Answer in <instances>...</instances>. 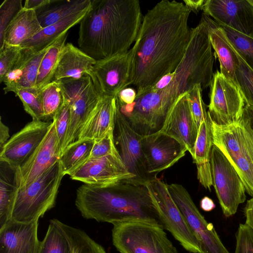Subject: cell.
Wrapping results in <instances>:
<instances>
[{
    "instance_id": "5",
    "label": "cell",
    "mask_w": 253,
    "mask_h": 253,
    "mask_svg": "<svg viewBox=\"0 0 253 253\" xmlns=\"http://www.w3.org/2000/svg\"><path fill=\"white\" fill-rule=\"evenodd\" d=\"M211 121L213 144L234 167L246 192L253 197V134L241 119L226 126H218Z\"/></svg>"
},
{
    "instance_id": "19",
    "label": "cell",
    "mask_w": 253,
    "mask_h": 253,
    "mask_svg": "<svg viewBox=\"0 0 253 253\" xmlns=\"http://www.w3.org/2000/svg\"><path fill=\"white\" fill-rule=\"evenodd\" d=\"M60 155L54 123L33 154L17 168L18 188L26 187L59 161Z\"/></svg>"
},
{
    "instance_id": "7",
    "label": "cell",
    "mask_w": 253,
    "mask_h": 253,
    "mask_svg": "<svg viewBox=\"0 0 253 253\" xmlns=\"http://www.w3.org/2000/svg\"><path fill=\"white\" fill-rule=\"evenodd\" d=\"M146 185L164 228L168 230L187 251L191 253H202L199 240L191 230L171 196L168 184L155 177L146 181Z\"/></svg>"
},
{
    "instance_id": "11",
    "label": "cell",
    "mask_w": 253,
    "mask_h": 253,
    "mask_svg": "<svg viewBox=\"0 0 253 253\" xmlns=\"http://www.w3.org/2000/svg\"><path fill=\"white\" fill-rule=\"evenodd\" d=\"M210 86L208 112L211 121L219 126L238 122L246 105L238 87L218 70L213 75Z\"/></svg>"
},
{
    "instance_id": "27",
    "label": "cell",
    "mask_w": 253,
    "mask_h": 253,
    "mask_svg": "<svg viewBox=\"0 0 253 253\" xmlns=\"http://www.w3.org/2000/svg\"><path fill=\"white\" fill-rule=\"evenodd\" d=\"M17 175V168L0 161V229L11 220Z\"/></svg>"
},
{
    "instance_id": "13",
    "label": "cell",
    "mask_w": 253,
    "mask_h": 253,
    "mask_svg": "<svg viewBox=\"0 0 253 253\" xmlns=\"http://www.w3.org/2000/svg\"><path fill=\"white\" fill-rule=\"evenodd\" d=\"M131 69L130 49L126 53L96 61L90 77L102 96L116 97L130 84Z\"/></svg>"
},
{
    "instance_id": "12",
    "label": "cell",
    "mask_w": 253,
    "mask_h": 253,
    "mask_svg": "<svg viewBox=\"0 0 253 253\" xmlns=\"http://www.w3.org/2000/svg\"><path fill=\"white\" fill-rule=\"evenodd\" d=\"M114 136L116 146L123 163L136 179L146 182L156 177L149 174L147 170L141 145L143 136L131 127L120 112L117 103Z\"/></svg>"
},
{
    "instance_id": "10",
    "label": "cell",
    "mask_w": 253,
    "mask_h": 253,
    "mask_svg": "<svg viewBox=\"0 0 253 253\" xmlns=\"http://www.w3.org/2000/svg\"><path fill=\"white\" fill-rule=\"evenodd\" d=\"M168 187L188 226L199 240L202 253H230L222 243L213 224L205 219L186 188L176 183L168 185Z\"/></svg>"
},
{
    "instance_id": "23",
    "label": "cell",
    "mask_w": 253,
    "mask_h": 253,
    "mask_svg": "<svg viewBox=\"0 0 253 253\" xmlns=\"http://www.w3.org/2000/svg\"><path fill=\"white\" fill-rule=\"evenodd\" d=\"M213 144L211 123L208 114V118L199 127L192 158L197 166L199 181L206 189L209 190L212 185L211 154Z\"/></svg>"
},
{
    "instance_id": "28",
    "label": "cell",
    "mask_w": 253,
    "mask_h": 253,
    "mask_svg": "<svg viewBox=\"0 0 253 253\" xmlns=\"http://www.w3.org/2000/svg\"><path fill=\"white\" fill-rule=\"evenodd\" d=\"M92 0H55L50 5L36 12L39 22L43 28L77 12L90 9Z\"/></svg>"
},
{
    "instance_id": "52",
    "label": "cell",
    "mask_w": 253,
    "mask_h": 253,
    "mask_svg": "<svg viewBox=\"0 0 253 253\" xmlns=\"http://www.w3.org/2000/svg\"><path fill=\"white\" fill-rule=\"evenodd\" d=\"M248 0L253 7V0Z\"/></svg>"
},
{
    "instance_id": "6",
    "label": "cell",
    "mask_w": 253,
    "mask_h": 253,
    "mask_svg": "<svg viewBox=\"0 0 253 253\" xmlns=\"http://www.w3.org/2000/svg\"><path fill=\"white\" fill-rule=\"evenodd\" d=\"M112 224L113 244L121 253H178L161 224L130 220Z\"/></svg>"
},
{
    "instance_id": "30",
    "label": "cell",
    "mask_w": 253,
    "mask_h": 253,
    "mask_svg": "<svg viewBox=\"0 0 253 253\" xmlns=\"http://www.w3.org/2000/svg\"><path fill=\"white\" fill-rule=\"evenodd\" d=\"M52 220L66 238L72 253H107L102 246L84 231L67 225L57 219Z\"/></svg>"
},
{
    "instance_id": "24",
    "label": "cell",
    "mask_w": 253,
    "mask_h": 253,
    "mask_svg": "<svg viewBox=\"0 0 253 253\" xmlns=\"http://www.w3.org/2000/svg\"><path fill=\"white\" fill-rule=\"evenodd\" d=\"M209 37L211 46L216 53L220 63V72L237 86L235 72L239 63L238 54L222 28L212 20Z\"/></svg>"
},
{
    "instance_id": "34",
    "label": "cell",
    "mask_w": 253,
    "mask_h": 253,
    "mask_svg": "<svg viewBox=\"0 0 253 253\" xmlns=\"http://www.w3.org/2000/svg\"><path fill=\"white\" fill-rule=\"evenodd\" d=\"M38 253H72L66 238L52 219Z\"/></svg>"
},
{
    "instance_id": "9",
    "label": "cell",
    "mask_w": 253,
    "mask_h": 253,
    "mask_svg": "<svg viewBox=\"0 0 253 253\" xmlns=\"http://www.w3.org/2000/svg\"><path fill=\"white\" fill-rule=\"evenodd\" d=\"M212 185L226 217L235 214L246 199V189L239 174L221 150L213 144L211 154Z\"/></svg>"
},
{
    "instance_id": "14",
    "label": "cell",
    "mask_w": 253,
    "mask_h": 253,
    "mask_svg": "<svg viewBox=\"0 0 253 253\" xmlns=\"http://www.w3.org/2000/svg\"><path fill=\"white\" fill-rule=\"evenodd\" d=\"M53 121L32 120L13 134L0 148V161L19 168L24 164L42 142Z\"/></svg>"
},
{
    "instance_id": "43",
    "label": "cell",
    "mask_w": 253,
    "mask_h": 253,
    "mask_svg": "<svg viewBox=\"0 0 253 253\" xmlns=\"http://www.w3.org/2000/svg\"><path fill=\"white\" fill-rule=\"evenodd\" d=\"M21 49L20 46L4 45L0 50V81L16 62Z\"/></svg>"
},
{
    "instance_id": "29",
    "label": "cell",
    "mask_w": 253,
    "mask_h": 253,
    "mask_svg": "<svg viewBox=\"0 0 253 253\" xmlns=\"http://www.w3.org/2000/svg\"><path fill=\"white\" fill-rule=\"evenodd\" d=\"M94 143L91 139L77 140L66 148L59 160L64 175H71L88 161Z\"/></svg>"
},
{
    "instance_id": "40",
    "label": "cell",
    "mask_w": 253,
    "mask_h": 253,
    "mask_svg": "<svg viewBox=\"0 0 253 253\" xmlns=\"http://www.w3.org/2000/svg\"><path fill=\"white\" fill-rule=\"evenodd\" d=\"M202 85L198 84L188 92L191 110L198 128L201 124L208 117V112L202 99Z\"/></svg>"
},
{
    "instance_id": "17",
    "label": "cell",
    "mask_w": 253,
    "mask_h": 253,
    "mask_svg": "<svg viewBox=\"0 0 253 253\" xmlns=\"http://www.w3.org/2000/svg\"><path fill=\"white\" fill-rule=\"evenodd\" d=\"M70 177L84 184L95 186L106 185L125 179L135 178L127 169L119 154L89 159Z\"/></svg>"
},
{
    "instance_id": "3",
    "label": "cell",
    "mask_w": 253,
    "mask_h": 253,
    "mask_svg": "<svg viewBox=\"0 0 253 253\" xmlns=\"http://www.w3.org/2000/svg\"><path fill=\"white\" fill-rule=\"evenodd\" d=\"M75 205L84 218L98 222L142 220L162 224L146 182L134 178L103 186L83 184L77 189Z\"/></svg>"
},
{
    "instance_id": "25",
    "label": "cell",
    "mask_w": 253,
    "mask_h": 253,
    "mask_svg": "<svg viewBox=\"0 0 253 253\" xmlns=\"http://www.w3.org/2000/svg\"><path fill=\"white\" fill-rule=\"evenodd\" d=\"M90 9L75 13L42 28L25 41L20 47L29 48L38 52L50 46L63 35L67 34L70 28L80 23Z\"/></svg>"
},
{
    "instance_id": "46",
    "label": "cell",
    "mask_w": 253,
    "mask_h": 253,
    "mask_svg": "<svg viewBox=\"0 0 253 253\" xmlns=\"http://www.w3.org/2000/svg\"><path fill=\"white\" fill-rule=\"evenodd\" d=\"M241 119L253 134V108L245 105Z\"/></svg>"
},
{
    "instance_id": "1",
    "label": "cell",
    "mask_w": 253,
    "mask_h": 253,
    "mask_svg": "<svg viewBox=\"0 0 253 253\" xmlns=\"http://www.w3.org/2000/svg\"><path fill=\"white\" fill-rule=\"evenodd\" d=\"M191 10L181 2L163 0L143 16L133 47L130 84L137 95L149 89L163 77L174 72L189 43Z\"/></svg>"
},
{
    "instance_id": "47",
    "label": "cell",
    "mask_w": 253,
    "mask_h": 253,
    "mask_svg": "<svg viewBox=\"0 0 253 253\" xmlns=\"http://www.w3.org/2000/svg\"><path fill=\"white\" fill-rule=\"evenodd\" d=\"M174 77V72L167 74L163 77L149 89L159 91L167 87L172 82ZM149 90V89H148Z\"/></svg>"
},
{
    "instance_id": "51",
    "label": "cell",
    "mask_w": 253,
    "mask_h": 253,
    "mask_svg": "<svg viewBox=\"0 0 253 253\" xmlns=\"http://www.w3.org/2000/svg\"><path fill=\"white\" fill-rule=\"evenodd\" d=\"M201 208L205 211H210L213 210L215 206L213 201L208 197H204L200 201Z\"/></svg>"
},
{
    "instance_id": "20",
    "label": "cell",
    "mask_w": 253,
    "mask_h": 253,
    "mask_svg": "<svg viewBox=\"0 0 253 253\" xmlns=\"http://www.w3.org/2000/svg\"><path fill=\"white\" fill-rule=\"evenodd\" d=\"M38 221L26 223L10 220L0 229V253H38Z\"/></svg>"
},
{
    "instance_id": "16",
    "label": "cell",
    "mask_w": 253,
    "mask_h": 253,
    "mask_svg": "<svg viewBox=\"0 0 253 253\" xmlns=\"http://www.w3.org/2000/svg\"><path fill=\"white\" fill-rule=\"evenodd\" d=\"M202 10L217 24L253 38V7L248 0H207Z\"/></svg>"
},
{
    "instance_id": "4",
    "label": "cell",
    "mask_w": 253,
    "mask_h": 253,
    "mask_svg": "<svg viewBox=\"0 0 253 253\" xmlns=\"http://www.w3.org/2000/svg\"><path fill=\"white\" fill-rule=\"evenodd\" d=\"M64 176L59 161L29 186L17 188L14 197L11 219L26 223L38 221L55 206Z\"/></svg>"
},
{
    "instance_id": "37",
    "label": "cell",
    "mask_w": 253,
    "mask_h": 253,
    "mask_svg": "<svg viewBox=\"0 0 253 253\" xmlns=\"http://www.w3.org/2000/svg\"><path fill=\"white\" fill-rule=\"evenodd\" d=\"M22 0H4L0 6V50L4 46L6 30L18 12L23 8Z\"/></svg>"
},
{
    "instance_id": "22",
    "label": "cell",
    "mask_w": 253,
    "mask_h": 253,
    "mask_svg": "<svg viewBox=\"0 0 253 253\" xmlns=\"http://www.w3.org/2000/svg\"><path fill=\"white\" fill-rule=\"evenodd\" d=\"M96 63L95 59L80 48L67 43L61 53L53 81L90 76Z\"/></svg>"
},
{
    "instance_id": "36",
    "label": "cell",
    "mask_w": 253,
    "mask_h": 253,
    "mask_svg": "<svg viewBox=\"0 0 253 253\" xmlns=\"http://www.w3.org/2000/svg\"><path fill=\"white\" fill-rule=\"evenodd\" d=\"M239 63L235 72V79L246 105L253 108V71L238 54Z\"/></svg>"
},
{
    "instance_id": "39",
    "label": "cell",
    "mask_w": 253,
    "mask_h": 253,
    "mask_svg": "<svg viewBox=\"0 0 253 253\" xmlns=\"http://www.w3.org/2000/svg\"><path fill=\"white\" fill-rule=\"evenodd\" d=\"M49 46L35 52L30 59L25 67L23 76L18 88L36 87V83L40 64Z\"/></svg>"
},
{
    "instance_id": "41",
    "label": "cell",
    "mask_w": 253,
    "mask_h": 253,
    "mask_svg": "<svg viewBox=\"0 0 253 253\" xmlns=\"http://www.w3.org/2000/svg\"><path fill=\"white\" fill-rule=\"evenodd\" d=\"M116 154L119 153L115 143L114 130H112L104 137L94 140L89 159H97Z\"/></svg>"
},
{
    "instance_id": "31",
    "label": "cell",
    "mask_w": 253,
    "mask_h": 253,
    "mask_svg": "<svg viewBox=\"0 0 253 253\" xmlns=\"http://www.w3.org/2000/svg\"><path fill=\"white\" fill-rule=\"evenodd\" d=\"M67 35V33L63 35L49 46L40 64L36 83L37 88L41 89L53 81Z\"/></svg>"
},
{
    "instance_id": "49",
    "label": "cell",
    "mask_w": 253,
    "mask_h": 253,
    "mask_svg": "<svg viewBox=\"0 0 253 253\" xmlns=\"http://www.w3.org/2000/svg\"><path fill=\"white\" fill-rule=\"evenodd\" d=\"M185 5L191 11L197 13L199 10H202L203 6L205 0H184Z\"/></svg>"
},
{
    "instance_id": "44",
    "label": "cell",
    "mask_w": 253,
    "mask_h": 253,
    "mask_svg": "<svg viewBox=\"0 0 253 253\" xmlns=\"http://www.w3.org/2000/svg\"><path fill=\"white\" fill-rule=\"evenodd\" d=\"M137 95L136 91L132 87H126L122 89L117 95L118 101L124 104L133 103Z\"/></svg>"
},
{
    "instance_id": "32",
    "label": "cell",
    "mask_w": 253,
    "mask_h": 253,
    "mask_svg": "<svg viewBox=\"0 0 253 253\" xmlns=\"http://www.w3.org/2000/svg\"><path fill=\"white\" fill-rule=\"evenodd\" d=\"M44 121L53 120L64 103L60 81H52L41 88Z\"/></svg>"
},
{
    "instance_id": "21",
    "label": "cell",
    "mask_w": 253,
    "mask_h": 253,
    "mask_svg": "<svg viewBox=\"0 0 253 253\" xmlns=\"http://www.w3.org/2000/svg\"><path fill=\"white\" fill-rule=\"evenodd\" d=\"M116 97L102 96L82 127L77 140H96L114 130L117 108Z\"/></svg>"
},
{
    "instance_id": "42",
    "label": "cell",
    "mask_w": 253,
    "mask_h": 253,
    "mask_svg": "<svg viewBox=\"0 0 253 253\" xmlns=\"http://www.w3.org/2000/svg\"><path fill=\"white\" fill-rule=\"evenodd\" d=\"M235 253H253V230L245 224H240L236 235Z\"/></svg>"
},
{
    "instance_id": "33",
    "label": "cell",
    "mask_w": 253,
    "mask_h": 253,
    "mask_svg": "<svg viewBox=\"0 0 253 253\" xmlns=\"http://www.w3.org/2000/svg\"><path fill=\"white\" fill-rule=\"evenodd\" d=\"M21 101L25 111L33 120L44 121V112L41 89L19 87L13 92Z\"/></svg>"
},
{
    "instance_id": "2",
    "label": "cell",
    "mask_w": 253,
    "mask_h": 253,
    "mask_svg": "<svg viewBox=\"0 0 253 253\" xmlns=\"http://www.w3.org/2000/svg\"><path fill=\"white\" fill-rule=\"evenodd\" d=\"M143 17L138 0H92L80 23L79 48L96 61L126 53Z\"/></svg>"
},
{
    "instance_id": "26",
    "label": "cell",
    "mask_w": 253,
    "mask_h": 253,
    "mask_svg": "<svg viewBox=\"0 0 253 253\" xmlns=\"http://www.w3.org/2000/svg\"><path fill=\"white\" fill-rule=\"evenodd\" d=\"M42 29L36 12L23 7L8 26L4 35V44L21 46Z\"/></svg>"
},
{
    "instance_id": "35",
    "label": "cell",
    "mask_w": 253,
    "mask_h": 253,
    "mask_svg": "<svg viewBox=\"0 0 253 253\" xmlns=\"http://www.w3.org/2000/svg\"><path fill=\"white\" fill-rule=\"evenodd\" d=\"M218 25L222 28L237 53L253 71V38L225 25Z\"/></svg>"
},
{
    "instance_id": "38",
    "label": "cell",
    "mask_w": 253,
    "mask_h": 253,
    "mask_svg": "<svg viewBox=\"0 0 253 253\" xmlns=\"http://www.w3.org/2000/svg\"><path fill=\"white\" fill-rule=\"evenodd\" d=\"M52 121L54 123L58 148L61 157L67 137L70 122V105L66 100H64L63 106L56 114Z\"/></svg>"
},
{
    "instance_id": "48",
    "label": "cell",
    "mask_w": 253,
    "mask_h": 253,
    "mask_svg": "<svg viewBox=\"0 0 253 253\" xmlns=\"http://www.w3.org/2000/svg\"><path fill=\"white\" fill-rule=\"evenodd\" d=\"M244 213L246 217L245 224L253 230V198L247 202Z\"/></svg>"
},
{
    "instance_id": "8",
    "label": "cell",
    "mask_w": 253,
    "mask_h": 253,
    "mask_svg": "<svg viewBox=\"0 0 253 253\" xmlns=\"http://www.w3.org/2000/svg\"><path fill=\"white\" fill-rule=\"evenodd\" d=\"M59 81L64 100L70 108V126L63 152L69 145L78 139L82 127L102 96L88 75L79 79Z\"/></svg>"
},
{
    "instance_id": "15",
    "label": "cell",
    "mask_w": 253,
    "mask_h": 253,
    "mask_svg": "<svg viewBox=\"0 0 253 253\" xmlns=\"http://www.w3.org/2000/svg\"><path fill=\"white\" fill-rule=\"evenodd\" d=\"M141 145L147 171L152 176L172 166L187 151L177 140L159 132L143 136Z\"/></svg>"
},
{
    "instance_id": "45",
    "label": "cell",
    "mask_w": 253,
    "mask_h": 253,
    "mask_svg": "<svg viewBox=\"0 0 253 253\" xmlns=\"http://www.w3.org/2000/svg\"><path fill=\"white\" fill-rule=\"evenodd\" d=\"M55 0H26L24 2L23 8L37 11L49 5Z\"/></svg>"
},
{
    "instance_id": "18",
    "label": "cell",
    "mask_w": 253,
    "mask_h": 253,
    "mask_svg": "<svg viewBox=\"0 0 253 253\" xmlns=\"http://www.w3.org/2000/svg\"><path fill=\"white\" fill-rule=\"evenodd\" d=\"M198 131L191 110L188 92H186L181 94L173 103L158 132L184 145L192 157Z\"/></svg>"
},
{
    "instance_id": "50",
    "label": "cell",
    "mask_w": 253,
    "mask_h": 253,
    "mask_svg": "<svg viewBox=\"0 0 253 253\" xmlns=\"http://www.w3.org/2000/svg\"><path fill=\"white\" fill-rule=\"evenodd\" d=\"M0 122V148H1L8 141L9 133L8 126L2 123L1 118Z\"/></svg>"
}]
</instances>
